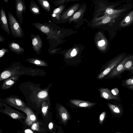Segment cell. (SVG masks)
I'll use <instances>...</instances> for the list:
<instances>
[{
	"label": "cell",
	"mask_w": 133,
	"mask_h": 133,
	"mask_svg": "<svg viewBox=\"0 0 133 133\" xmlns=\"http://www.w3.org/2000/svg\"><path fill=\"white\" fill-rule=\"evenodd\" d=\"M106 115V112L105 111L103 112L100 115L99 121L100 124L102 125L105 119Z\"/></svg>",
	"instance_id": "cell-27"
},
{
	"label": "cell",
	"mask_w": 133,
	"mask_h": 133,
	"mask_svg": "<svg viewBox=\"0 0 133 133\" xmlns=\"http://www.w3.org/2000/svg\"><path fill=\"white\" fill-rule=\"evenodd\" d=\"M57 109L61 123L65 126L67 125L68 121L71 119L70 114L67 109L62 105L58 106Z\"/></svg>",
	"instance_id": "cell-12"
},
{
	"label": "cell",
	"mask_w": 133,
	"mask_h": 133,
	"mask_svg": "<svg viewBox=\"0 0 133 133\" xmlns=\"http://www.w3.org/2000/svg\"><path fill=\"white\" fill-rule=\"evenodd\" d=\"M50 104V99L44 101L42 103L41 106V111L44 116L45 117L47 115Z\"/></svg>",
	"instance_id": "cell-23"
},
{
	"label": "cell",
	"mask_w": 133,
	"mask_h": 133,
	"mask_svg": "<svg viewBox=\"0 0 133 133\" xmlns=\"http://www.w3.org/2000/svg\"><path fill=\"white\" fill-rule=\"evenodd\" d=\"M4 1L5 2V3H7L8 2V0H4Z\"/></svg>",
	"instance_id": "cell-40"
},
{
	"label": "cell",
	"mask_w": 133,
	"mask_h": 133,
	"mask_svg": "<svg viewBox=\"0 0 133 133\" xmlns=\"http://www.w3.org/2000/svg\"><path fill=\"white\" fill-rule=\"evenodd\" d=\"M13 107L25 113L26 117L25 120V124L29 126H30L37 120L36 117L31 109L28 107L25 108L15 106Z\"/></svg>",
	"instance_id": "cell-8"
},
{
	"label": "cell",
	"mask_w": 133,
	"mask_h": 133,
	"mask_svg": "<svg viewBox=\"0 0 133 133\" xmlns=\"http://www.w3.org/2000/svg\"><path fill=\"white\" fill-rule=\"evenodd\" d=\"M81 15V13L79 12H77L75 13L73 16V18L76 19L79 17Z\"/></svg>",
	"instance_id": "cell-31"
},
{
	"label": "cell",
	"mask_w": 133,
	"mask_h": 133,
	"mask_svg": "<svg viewBox=\"0 0 133 133\" xmlns=\"http://www.w3.org/2000/svg\"><path fill=\"white\" fill-rule=\"evenodd\" d=\"M25 133H34L30 129H26L24 131Z\"/></svg>",
	"instance_id": "cell-36"
},
{
	"label": "cell",
	"mask_w": 133,
	"mask_h": 133,
	"mask_svg": "<svg viewBox=\"0 0 133 133\" xmlns=\"http://www.w3.org/2000/svg\"><path fill=\"white\" fill-rule=\"evenodd\" d=\"M105 44V41L104 40H102L99 41L98 45L100 46H102Z\"/></svg>",
	"instance_id": "cell-32"
},
{
	"label": "cell",
	"mask_w": 133,
	"mask_h": 133,
	"mask_svg": "<svg viewBox=\"0 0 133 133\" xmlns=\"http://www.w3.org/2000/svg\"><path fill=\"white\" fill-rule=\"evenodd\" d=\"M127 10V8H125L118 9L108 8L106 9L105 12L108 15V16H111L124 12Z\"/></svg>",
	"instance_id": "cell-22"
},
{
	"label": "cell",
	"mask_w": 133,
	"mask_h": 133,
	"mask_svg": "<svg viewBox=\"0 0 133 133\" xmlns=\"http://www.w3.org/2000/svg\"><path fill=\"white\" fill-rule=\"evenodd\" d=\"M131 54L128 55L107 75V79L118 78L120 79V72L122 70L126 62L130 59Z\"/></svg>",
	"instance_id": "cell-5"
},
{
	"label": "cell",
	"mask_w": 133,
	"mask_h": 133,
	"mask_svg": "<svg viewBox=\"0 0 133 133\" xmlns=\"http://www.w3.org/2000/svg\"><path fill=\"white\" fill-rule=\"evenodd\" d=\"M127 55L125 53L120 54L112 59L105 65L102 72L97 78L101 79L105 77Z\"/></svg>",
	"instance_id": "cell-3"
},
{
	"label": "cell",
	"mask_w": 133,
	"mask_h": 133,
	"mask_svg": "<svg viewBox=\"0 0 133 133\" xmlns=\"http://www.w3.org/2000/svg\"><path fill=\"white\" fill-rule=\"evenodd\" d=\"M29 10L34 14L35 15L41 14V10L37 3L34 1L32 0L30 2Z\"/></svg>",
	"instance_id": "cell-21"
},
{
	"label": "cell",
	"mask_w": 133,
	"mask_h": 133,
	"mask_svg": "<svg viewBox=\"0 0 133 133\" xmlns=\"http://www.w3.org/2000/svg\"><path fill=\"white\" fill-rule=\"evenodd\" d=\"M51 86V84H50L46 87L41 88L40 84L29 81L21 84L19 88L27 103L39 109L43 101L50 99L49 91Z\"/></svg>",
	"instance_id": "cell-1"
},
{
	"label": "cell",
	"mask_w": 133,
	"mask_h": 133,
	"mask_svg": "<svg viewBox=\"0 0 133 133\" xmlns=\"http://www.w3.org/2000/svg\"><path fill=\"white\" fill-rule=\"evenodd\" d=\"M121 85L122 87L125 88L133 85V77L122 80Z\"/></svg>",
	"instance_id": "cell-25"
},
{
	"label": "cell",
	"mask_w": 133,
	"mask_h": 133,
	"mask_svg": "<svg viewBox=\"0 0 133 133\" xmlns=\"http://www.w3.org/2000/svg\"><path fill=\"white\" fill-rule=\"evenodd\" d=\"M77 53V51L76 49H74L73 50L71 53V57H74L76 55Z\"/></svg>",
	"instance_id": "cell-33"
},
{
	"label": "cell",
	"mask_w": 133,
	"mask_h": 133,
	"mask_svg": "<svg viewBox=\"0 0 133 133\" xmlns=\"http://www.w3.org/2000/svg\"><path fill=\"white\" fill-rule=\"evenodd\" d=\"M0 24L1 28L5 31L8 35L10 33L9 27L6 12L3 9L2 6L0 11Z\"/></svg>",
	"instance_id": "cell-13"
},
{
	"label": "cell",
	"mask_w": 133,
	"mask_h": 133,
	"mask_svg": "<svg viewBox=\"0 0 133 133\" xmlns=\"http://www.w3.org/2000/svg\"><path fill=\"white\" fill-rule=\"evenodd\" d=\"M121 133L118 132V133Z\"/></svg>",
	"instance_id": "cell-42"
},
{
	"label": "cell",
	"mask_w": 133,
	"mask_h": 133,
	"mask_svg": "<svg viewBox=\"0 0 133 133\" xmlns=\"http://www.w3.org/2000/svg\"><path fill=\"white\" fill-rule=\"evenodd\" d=\"M9 50L11 52L17 54H22L25 51L23 48L20 46L17 43L13 41L9 45Z\"/></svg>",
	"instance_id": "cell-19"
},
{
	"label": "cell",
	"mask_w": 133,
	"mask_h": 133,
	"mask_svg": "<svg viewBox=\"0 0 133 133\" xmlns=\"http://www.w3.org/2000/svg\"><path fill=\"white\" fill-rule=\"evenodd\" d=\"M125 71H128L129 74L128 76L133 75V55L131 54L130 59L126 62L119 74L120 78L122 77V74Z\"/></svg>",
	"instance_id": "cell-17"
},
{
	"label": "cell",
	"mask_w": 133,
	"mask_h": 133,
	"mask_svg": "<svg viewBox=\"0 0 133 133\" xmlns=\"http://www.w3.org/2000/svg\"><path fill=\"white\" fill-rule=\"evenodd\" d=\"M132 107H133V103L132 104Z\"/></svg>",
	"instance_id": "cell-41"
},
{
	"label": "cell",
	"mask_w": 133,
	"mask_h": 133,
	"mask_svg": "<svg viewBox=\"0 0 133 133\" xmlns=\"http://www.w3.org/2000/svg\"><path fill=\"white\" fill-rule=\"evenodd\" d=\"M133 24V10L128 12L121 21L119 27L124 28L128 27Z\"/></svg>",
	"instance_id": "cell-15"
},
{
	"label": "cell",
	"mask_w": 133,
	"mask_h": 133,
	"mask_svg": "<svg viewBox=\"0 0 133 133\" xmlns=\"http://www.w3.org/2000/svg\"><path fill=\"white\" fill-rule=\"evenodd\" d=\"M36 1L45 11L47 12H49L50 7V4L47 1L37 0Z\"/></svg>",
	"instance_id": "cell-24"
},
{
	"label": "cell",
	"mask_w": 133,
	"mask_h": 133,
	"mask_svg": "<svg viewBox=\"0 0 133 133\" xmlns=\"http://www.w3.org/2000/svg\"><path fill=\"white\" fill-rule=\"evenodd\" d=\"M20 75H15L11 76L4 80L1 87L2 90H5L12 87L18 79Z\"/></svg>",
	"instance_id": "cell-14"
},
{
	"label": "cell",
	"mask_w": 133,
	"mask_h": 133,
	"mask_svg": "<svg viewBox=\"0 0 133 133\" xmlns=\"http://www.w3.org/2000/svg\"><path fill=\"white\" fill-rule=\"evenodd\" d=\"M126 88L133 91V85L128 86L126 87Z\"/></svg>",
	"instance_id": "cell-39"
},
{
	"label": "cell",
	"mask_w": 133,
	"mask_h": 133,
	"mask_svg": "<svg viewBox=\"0 0 133 133\" xmlns=\"http://www.w3.org/2000/svg\"><path fill=\"white\" fill-rule=\"evenodd\" d=\"M26 61L30 63L37 66H48V65L45 61L38 58H28L25 59Z\"/></svg>",
	"instance_id": "cell-20"
},
{
	"label": "cell",
	"mask_w": 133,
	"mask_h": 133,
	"mask_svg": "<svg viewBox=\"0 0 133 133\" xmlns=\"http://www.w3.org/2000/svg\"><path fill=\"white\" fill-rule=\"evenodd\" d=\"M100 92L101 97L106 100H112L118 102H121V99L118 95L116 96L113 95L111 90L107 88H99L98 89Z\"/></svg>",
	"instance_id": "cell-10"
},
{
	"label": "cell",
	"mask_w": 133,
	"mask_h": 133,
	"mask_svg": "<svg viewBox=\"0 0 133 133\" xmlns=\"http://www.w3.org/2000/svg\"><path fill=\"white\" fill-rule=\"evenodd\" d=\"M69 102L72 104L79 107L89 108L95 105L96 103L84 101L73 99L69 101Z\"/></svg>",
	"instance_id": "cell-18"
},
{
	"label": "cell",
	"mask_w": 133,
	"mask_h": 133,
	"mask_svg": "<svg viewBox=\"0 0 133 133\" xmlns=\"http://www.w3.org/2000/svg\"><path fill=\"white\" fill-rule=\"evenodd\" d=\"M8 20L12 36L15 38L24 37L21 26L13 15L8 12Z\"/></svg>",
	"instance_id": "cell-4"
},
{
	"label": "cell",
	"mask_w": 133,
	"mask_h": 133,
	"mask_svg": "<svg viewBox=\"0 0 133 133\" xmlns=\"http://www.w3.org/2000/svg\"><path fill=\"white\" fill-rule=\"evenodd\" d=\"M61 8H58L55 9L53 11V16L55 17L56 14L58 13L60 11Z\"/></svg>",
	"instance_id": "cell-30"
},
{
	"label": "cell",
	"mask_w": 133,
	"mask_h": 133,
	"mask_svg": "<svg viewBox=\"0 0 133 133\" xmlns=\"http://www.w3.org/2000/svg\"><path fill=\"white\" fill-rule=\"evenodd\" d=\"M74 11L73 10H71L68 12L67 15L68 16H71L73 13Z\"/></svg>",
	"instance_id": "cell-35"
},
{
	"label": "cell",
	"mask_w": 133,
	"mask_h": 133,
	"mask_svg": "<svg viewBox=\"0 0 133 133\" xmlns=\"http://www.w3.org/2000/svg\"><path fill=\"white\" fill-rule=\"evenodd\" d=\"M31 128L34 131H39L40 127L39 122H35L34 123L31 125Z\"/></svg>",
	"instance_id": "cell-26"
},
{
	"label": "cell",
	"mask_w": 133,
	"mask_h": 133,
	"mask_svg": "<svg viewBox=\"0 0 133 133\" xmlns=\"http://www.w3.org/2000/svg\"><path fill=\"white\" fill-rule=\"evenodd\" d=\"M57 133H64L63 131L61 128L58 129V130Z\"/></svg>",
	"instance_id": "cell-38"
},
{
	"label": "cell",
	"mask_w": 133,
	"mask_h": 133,
	"mask_svg": "<svg viewBox=\"0 0 133 133\" xmlns=\"http://www.w3.org/2000/svg\"><path fill=\"white\" fill-rule=\"evenodd\" d=\"M119 102L114 101H112V103H107L108 106L112 113L116 114H121L123 113V106Z\"/></svg>",
	"instance_id": "cell-16"
},
{
	"label": "cell",
	"mask_w": 133,
	"mask_h": 133,
	"mask_svg": "<svg viewBox=\"0 0 133 133\" xmlns=\"http://www.w3.org/2000/svg\"><path fill=\"white\" fill-rule=\"evenodd\" d=\"M88 133H89V132H88Z\"/></svg>",
	"instance_id": "cell-43"
},
{
	"label": "cell",
	"mask_w": 133,
	"mask_h": 133,
	"mask_svg": "<svg viewBox=\"0 0 133 133\" xmlns=\"http://www.w3.org/2000/svg\"><path fill=\"white\" fill-rule=\"evenodd\" d=\"M9 50L7 49L3 48L0 50V59L5 54L8 52Z\"/></svg>",
	"instance_id": "cell-28"
},
{
	"label": "cell",
	"mask_w": 133,
	"mask_h": 133,
	"mask_svg": "<svg viewBox=\"0 0 133 133\" xmlns=\"http://www.w3.org/2000/svg\"><path fill=\"white\" fill-rule=\"evenodd\" d=\"M31 38L32 40V48L37 55L40 54L43 47V42L39 35H34L31 34Z\"/></svg>",
	"instance_id": "cell-11"
},
{
	"label": "cell",
	"mask_w": 133,
	"mask_h": 133,
	"mask_svg": "<svg viewBox=\"0 0 133 133\" xmlns=\"http://www.w3.org/2000/svg\"><path fill=\"white\" fill-rule=\"evenodd\" d=\"M111 91L112 94L114 95L118 96L119 90L118 88H114L111 89Z\"/></svg>",
	"instance_id": "cell-29"
},
{
	"label": "cell",
	"mask_w": 133,
	"mask_h": 133,
	"mask_svg": "<svg viewBox=\"0 0 133 133\" xmlns=\"http://www.w3.org/2000/svg\"><path fill=\"white\" fill-rule=\"evenodd\" d=\"M15 2L16 15L19 23L22 24L23 22V13H25L26 11L25 2L24 0H16Z\"/></svg>",
	"instance_id": "cell-9"
},
{
	"label": "cell",
	"mask_w": 133,
	"mask_h": 133,
	"mask_svg": "<svg viewBox=\"0 0 133 133\" xmlns=\"http://www.w3.org/2000/svg\"><path fill=\"white\" fill-rule=\"evenodd\" d=\"M2 104L5 108L4 109L1 108L0 111L6 114L12 118L15 119H21L26 118L25 116L21 112L16 110L8 106L4 103L2 102Z\"/></svg>",
	"instance_id": "cell-6"
},
{
	"label": "cell",
	"mask_w": 133,
	"mask_h": 133,
	"mask_svg": "<svg viewBox=\"0 0 133 133\" xmlns=\"http://www.w3.org/2000/svg\"><path fill=\"white\" fill-rule=\"evenodd\" d=\"M46 74L43 69L26 67L22 66L20 63H15L5 68L1 73L0 81L15 75H25L33 76H43Z\"/></svg>",
	"instance_id": "cell-2"
},
{
	"label": "cell",
	"mask_w": 133,
	"mask_h": 133,
	"mask_svg": "<svg viewBox=\"0 0 133 133\" xmlns=\"http://www.w3.org/2000/svg\"><path fill=\"white\" fill-rule=\"evenodd\" d=\"M54 127V124L53 123L51 122H50L48 125V128L50 130H52Z\"/></svg>",
	"instance_id": "cell-34"
},
{
	"label": "cell",
	"mask_w": 133,
	"mask_h": 133,
	"mask_svg": "<svg viewBox=\"0 0 133 133\" xmlns=\"http://www.w3.org/2000/svg\"><path fill=\"white\" fill-rule=\"evenodd\" d=\"M1 101L12 107L15 106L25 108L26 106L21 99L17 96L11 95L5 99H1Z\"/></svg>",
	"instance_id": "cell-7"
},
{
	"label": "cell",
	"mask_w": 133,
	"mask_h": 133,
	"mask_svg": "<svg viewBox=\"0 0 133 133\" xmlns=\"http://www.w3.org/2000/svg\"><path fill=\"white\" fill-rule=\"evenodd\" d=\"M5 41L4 38L1 35H0V42H3Z\"/></svg>",
	"instance_id": "cell-37"
}]
</instances>
